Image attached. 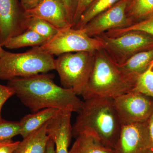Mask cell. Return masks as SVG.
<instances>
[{"instance_id":"6da1fadb","label":"cell","mask_w":153,"mask_h":153,"mask_svg":"<svg viewBox=\"0 0 153 153\" xmlns=\"http://www.w3.org/2000/svg\"><path fill=\"white\" fill-rule=\"evenodd\" d=\"M52 74L41 73L8 81L21 102L33 112L53 108L78 113L83 101L71 89L60 87Z\"/></svg>"},{"instance_id":"7a4b0ae2","label":"cell","mask_w":153,"mask_h":153,"mask_svg":"<svg viewBox=\"0 0 153 153\" xmlns=\"http://www.w3.org/2000/svg\"><path fill=\"white\" fill-rule=\"evenodd\" d=\"M78 114L72 126L73 137L89 134L96 137L104 146L114 149L122 125L114 105L113 99L84 100Z\"/></svg>"},{"instance_id":"3957f363","label":"cell","mask_w":153,"mask_h":153,"mask_svg":"<svg viewBox=\"0 0 153 153\" xmlns=\"http://www.w3.org/2000/svg\"><path fill=\"white\" fill-rule=\"evenodd\" d=\"M134 84L126 79L117 64L102 48L95 52L93 69L82 96L114 99L132 90Z\"/></svg>"},{"instance_id":"277c9868","label":"cell","mask_w":153,"mask_h":153,"mask_svg":"<svg viewBox=\"0 0 153 153\" xmlns=\"http://www.w3.org/2000/svg\"><path fill=\"white\" fill-rule=\"evenodd\" d=\"M55 69V59L53 55L43 52L38 46L23 53L4 50L0 57V80L10 81Z\"/></svg>"},{"instance_id":"5b68a950","label":"cell","mask_w":153,"mask_h":153,"mask_svg":"<svg viewBox=\"0 0 153 153\" xmlns=\"http://www.w3.org/2000/svg\"><path fill=\"white\" fill-rule=\"evenodd\" d=\"M95 52L65 53L55 59V70L63 87L82 96L93 69Z\"/></svg>"},{"instance_id":"8992f818","label":"cell","mask_w":153,"mask_h":153,"mask_svg":"<svg viewBox=\"0 0 153 153\" xmlns=\"http://www.w3.org/2000/svg\"><path fill=\"white\" fill-rule=\"evenodd\" d=\"M94 37L101 42L102 49L117 64L139 52L153 49V36L142 31H129L116 37L102 34Z\"/></svg>"},{"instance_id":"52a82bcc","label":"cell","mask_w":153,"mask_h":153,"mask_svg":"<svg viewBox=\"0 0 153 153\" xmlns=\"http://www.w3.org/2000/svg\"><path fill=\"white\" fill-rule=\"evenodd\" d=\"M38 47L53 56L73 52H94L102 48L101 42L95 37H90L81 29L72 27L59 30L53 38Z\"/></svg>"},{"instance_id":"ba28073f","label":"cell","mask_w":153,"mask_h":153,"mask_svg":"<svg viewBox=\"0 0 153 153\" xmlns=\"http://www.w3.org/2000/svg\"><path fill=\"white\" fill-rule=\"evenodd\" d=\"M115 108L122 125L147 121L153 111V99L131 90L113 99Z\"/></svg>"},{"instance_id":"9c48e42d","label":"cell","mask_w":153,"mask_h":153,"mask_svg":"<svg viewBox=\"0 0 153 153\" xmlns=\"http://www.w3.org/2000/svg\"><path fill=\"white\" fill-rule=\"evenodd\" d=\"M128 0H120L110 8L94 18L81 30L94 37L109 30L123 29L132 25L126 15Z\"/></svg>"},{"instance_id":"30bf717a","label":"cell","mask_w":153,"mask_h":153,"mask_svg":"<svg viewBox=\"0 0 153 153\" xmlns=\"http://www.w3.org/2000/svg\"><path fill=\"white\" fill-rule=\"evenodd\" d=\"M25 10L19 0H0V44L27 30Z\"/></svg>"},{"instance_id":"8fae6325","label":"cell","mask_w":153,"mask_h":153,"mask_svg":"<svg viewBox=\"0 0 153 153\" xmlns=\"http://www.w3.org/2000/svg\"><path fill=\"white\" fill-rule=\"evenodd\" d=\"M114 153H150L147 121L122 126Z\"/></svg>"},{"instance_id":"7c38bea8","label":"cell","mask_w":153,"mask_h":153,"mask_svg":"<svg viewBox=\"0 0 153 153\" xmlns=\"http://www.w3.org/2000/svg\"><path fill=\"white\" fill-rule=\"evenodd\" d=\"M72 111L61 110L48 122L47 132L55 146V153H69L72 135Z\"/></svg>"},{"instance_id":"4fadbf2b","label":"cell","mask_w":153,"mask_h":153,"mask_svg":"<svg viewBox=\"0 0 153 153\" xmlns=\"http://www.w3.org/2000/svg\"><path fill=\"white\" fill-rule=\"evenodd\" d=\"M25 13L27 18L45 20L59 30L72 27L62 0H41L33 9L25 11Z\"/></svg>"},{"instance_id":"5bb4252c","label":"cell","mask_w":153,"mask_h":153,"mask_svg":"<svg viewBox=\"0 0 153 153\" xmlns=\"http://www.w3.org/2000/svg\"><path fill=\"white\" fill-rule=\"evenodd\" d=\"M153 61V49H152L139 52L123 63L117 64L123 76L134 86L137 78L147 69Z\"/></svg>"},{"instance_id":"9a60e30c","label":"cell","mask_w":153,"mask_h":153,"mask_svg":"<svg viewBox=\"0 0 153 153\" xmlns=\"http://www.w3.org/2000/svg\"><path fill=\"white\" fill-rule=\"evenodd\" d=\"M48 122L23 138L13 153H46L49 138L47 132Z\"/></svg>"},{"instance_id":"2e32d148","label":"cell","mask_w":153,"mask_h":153,"mask_svg":"<svg viewBox=\"0 0 153 153\" xmlns=\"http://www.w3.org/2000/svg\"><path fill=\"white\" fill-rule=\"evenodd\" d=\"M60 111L56 108H45L31 114L26 115L19 121L20 135L23 138L26 137L49 121Z\"/></svg>"},{"instance_id":"e0dca14e","label":"cell","mask_w":153,"mask_h":153,"mask_svg":"<svg viewBox=\"0 0 153 153\" xmlns=\"http://www.w3.org/2000/svg\"><path fill=\"white\" fill-rule=\"evenodd\" d=\"M69 153H114V150L104 146L93 135L82 134L76 137Z\"/></svg>"},{"instance_id":"ac0fdd59","label":"cell","mask_w":153,"mask_h":153,"mask_svg":"<svg viewBox=\"0 0 153 153\" xmlns=\"http://www.w3.org/2000/svg\"><path fill=\"white\" fill-rule=\"evenodd\" d=\"M126 11L132 25L141 22L153 15V0H128Z\"/></svg>"},{"instance_id":"d6986e66","label":"cell","mask_w":153,"mask_h":153,"mask_svg":"<svg viewBox=\"0 0 153 153\" xmlns=\"http://www.w3.org/2000/svg\"><path fill=\"white\" fill-rule=\"evenodd\" d=\"M47 41L45 38L31 30L25 32L9 39L4 47L8 49H19L27 47H38Z\"/></svg>"},{"instance_id":"ffe728a7","label":"cell","mask_w":153,"mask_h":153,"mask_svg":"<svg viewBox=\"0 0 153 153\" xmlns=\"http://www.w3.org/2000/svg\"><path fill=\"white\" fill-rule=\"evenodd\" d=\"M120 0H94L80 16L72 28L82 29L88 22L115 4Z\"/></svg>"},{"instance_id":"44dd1931","label":"cell","mask_w":153,"mask_h":153,"mask_svg":"<svg viewBox=\"0 0 153 153\" xmlns=\"http://www.w3.org/2000/svg\"><path fill=\"white\" fill-rule=\"evenodd\" d=\"M26 29L34 31L47 41L53 38L59 30L47 21L34 17L28 18Z\"/></svg>"},{"instance_id":"7402d4cb","label":"cell","mask_w":153,"mask_h":153,"mask_svg":"<svg viewBox=\"0 0 153 153\" xmlns=\"http://www.w3.org/2000/svg\"><path fill=\"white\" fill-rule=\"evenodd\" d=\"M153 99V61L146 70L137 78L132 90Z\"/></svg>"},{"instance_id":"603a6c76","label":"cell","mask_w":153,"mask_h":153,"mask_svg":"<svg viewBox=\"0 0 153 153\" xmlns=\"http://www.w3.org/2000/svg\"><path fill=\"white\" fill-rule=\"evenodd\" d=\"M131 31H142L153 36V15L147 19L127 27L109 30L104 34L109 37H116Z\"/></svg>"},{"instance_id":"cb8c5ba5","label":"cell","mask_w":153,"mask_h":153,"mask_svg":"<svg viewBox=\"0 0 153 153\" xmlns=\"http://www.w3.org/2000/svg\"><path fill=\"white\" fill-rule=\"evenodd\" d=\"M20 134L19 122L0 120V143L12 140L13 137Z\"/></svg>"},{"instance_id":"d4e9b609","label":"cell","mask_w":153,"mask_h":153,"mask_svg":"<svg viewBox=\"0 0 153 153\" xmlns=\"http://www.w3.org/2000/svg\"><path fill=\"white\" fill-rule=\"evenodd\" d=\"M15 94V91L8 85H4L0 84V120H1V110L6 102Z\"/></svg>"},{"instance_id":"484cf974","label":"cell","mask_w":153,"mask_h":153,"mask_svg":"<svg viewBox=\"0 0 153 153\" xmlns=\"http://www.w3.org/2000/svg\"><path fill=\"white\" fill-rule=\"evenodd\" d=\"M62 1L66 10L68 21L73 26V19L76 12L77 0H62Z\"/></svg>"},{"instance_id":"4316f807","label":"cell","mask_w":153,"mask_h":153,"mask_svg":"<svg viewBox=\"0 0 153 153\" xmlns=\"http://www.w3.org/2000/svg\"><path fill=\"white\" fill-rule=\"evenodd\" d=\"M94 1V0H77V6L73 19L72 27L77 23L83 12Z\"/></svg>"},{"instance_id":"83f0119b","label":"cell","mask_w":153,"mask_h":153,"mask_svg":"<svg viewBox=\"0 0 153 153\" xmlns=\"http://www.w3.org/2000/svg\"><path fill=\"white\" fill-rule=\"evenodd\" d=\"M19 142L10 140L0 143V153H13Z\"/></svg>"},{"instance_id":"f1b7e54d","label":"cell","mask_w":153,"mask_h":153,"mask_svg":"<svg viewBox=\"0 0 153 153\" xmlns=\"http://www.w3.org/2000/svg\"><path fill=\"white\" fill-rule=\"evenodd\" d=\"M147 124L149 138L150 146L151 152H152L153 151V111L147 121Z\"/></svg>"},{"instance_id":"f546056e","label":"cell","mask_w":153,"mask_h":153,"mask_svg":"<svg viewBox=\"0 0 153 153\" xmlns=\"http://www.w3.org/2000/svg\"><path fill=\"white\" fill-rule=\"evenodd\" d=\"M41 0H20L25 11L33 9L40 2Z\"/></svg>"},{"instance_id":"4dcf8cb0","label":"cell","mask_w":153,"mask_h":153,"mask_svg":"<svg viewBox=\"0 0 153 153\" xmlns=\"http://www.w3.org/2000/svg\"><path fill=\"white\" fill-rule=\"evenodd\" d=\"M46 153H55V144L50 138L47 143Z\"/></svg>"},{"instance_id":"1f68e13d","label":"cell","mask_w":153,"mask_h":153,"mask_svg":"<svg viewBox=\"0 0 153 153\" xmlns=\"http://www.w3.org/2000/svg\"><path fill=\"white\" fill-rule=\"evenodd\" d=\"M3 46L1 45V44H0V57L1 56L2 54L4 52V51L3 48H2Z\"/></svg>"},{"instance_id":"d6a6232c","label":"cell","mask_w":153,"mask_h":153,"mask_svg":"<svg viewBox=\"0 0 153 153\" xmlns=\"http://www.w3.org/2000/svg\"><path fill=\"white\" fill-rule=\"evenodd\" d=\"M150 153H153V152H151Z\"/></svg>"}]
</instances>
